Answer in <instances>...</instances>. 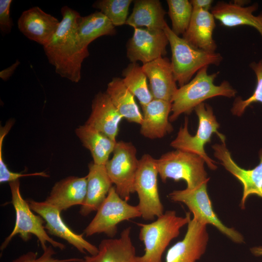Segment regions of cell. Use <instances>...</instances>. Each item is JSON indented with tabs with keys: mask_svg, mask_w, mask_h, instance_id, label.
Listing matches in <instances>:
<instances>
[{
	"mask_svg": "<svg viewBox=\"0 0 262 262\" xmlns=\"http://www.w3.org/2000/svg\"><path fill=\"white\" fill-rule=\"evenodd\" d=\"M106 93L123 118L130 122L141 124L143 115L134 99V96L127 88L122 79L113 78L107 85Z\"/></svg>",
	"mask_w": 262,
	"mask_h": 262,
	"instance_id": "cell-27",
	"label": "cell"
},
{
	"mask_svg": "<svg viewBox=\"0 0 262 262\" xmlns=\"http://www.w3.org/2000/svg\"><path fill=\"white\" fill-rule=\"evenodd\" d=\"M208 67L202 68L192 80L178 89L172 101L170 122L174 121L182 114H190L208 99L217 96H235L237 91L228 81H224L218 85L214 84L219 72L209 74Z\"/></svg>",
	"mask_w": 262,
	"mask_h": 262,
	"instance_id": "cell-2",
	"label": "cell"
},
{
	"mask_svg": "<svg viewBox=\"0 0 262 262\" xmlns=\"http://www.w3.org/2000/svg\"><path fill=\"white\" fill-rule=\"evenodd\" d=\"M124 83L139 100L141 106L147 105L153 99L147 83V77L142 66L137 63H131L122 72Z\"/></svg>",
	"mask_w": 262,
	"mask_h": 262,
	"instance_id": "cell-29",
	"label": "cell"
},
{
	"mask_svg": "<svg viewBox=\"0 0 262 262\" xmlns=\"http://www.w3.org/2000/svg\"><path fill=\"white\" fill-rule=\"evenodd\" d=\"M257 79V83L252 95L246 99L241 97L236 98L233 102L231 112L236 116H240L246 109L254 102L262 103V58L258 62H253L250 64Z\"/></svg>",
	"mask_w": 262,
	"mask_h": 262,
	"instance_id": "cell-32",
	"label": "cell"
},
{
	"mask_svg": "<svg viewBox=\"0 0 262 262\" xmlns=\"http://www.w3.org/2000/svg\"><path fill=\"white\" fill-rule=\"evenodd\" d=\"M207 226L193 217L183 238L167 250L165 262H196L199 260L209 241Z\"/></svg>",
	"mask_w": 262,
	"mask_h": 262,
	"instance_id": "cell-15",
	"label": "cell"
},
{
	"mask_svg": "<svg viewBox=\"0 0 262 262\" xmlns=\"http://www.w3.org/2000/svg\"><path fill=\"white\" fill-rule=\"evenodd\" d=\"M60 21L34 6L22 12L17 20L19 30L29 39L45 46L56 32Z\"/></svg>",
	"mask_w": 262,
	"mask_h": 262,
	"instance_id": "cell-16",
	"label": "cell"
},
{
	"mask_svg": "<svg viewBox=\"0 0 262 262\" xmlns=\"http://www.w3.org/2000/svg\"><path fill=\"white\" fill-rule=\"evenodd\" d=\"M194 110L198 119L196 133L194 136L189 133L188 120L185 117L183 126L180 127L176 137L171 142L170 146L176 149L200 156L211 170H215L217 168L216 162L207 155L204 146L211 142L213 133H215L223 143H225V136L218 131L219 124L210 105L203 102L196 106Z\"/></svg>",
	"mask_w": 262,
	"mask_h": 262,
	"instance_id": "cell-5",
	"label": "cell"
},
{
	"mask_svg": "<svg viewBox=\"0 0 262 262\" xmlns=\"http://www.w3.org/2000/svg\"><path fill=\"white\" fill-rule=\"evenodd\" d=\"M126 24L136 28L164 30L166 12L159 0H137Z\"/></svg>",
	"mask_w": 262,
	"mask_h": 262,
	"instance_id": "cell-25",
	"label": "cell"
},
{
	"mask_svg": "<svg viewBox=\"0 0 262 262\" xmlns=\"http://www.w3.org/2000/svg\"><path fill=\"white\" fill-rule=\"evenodd\" d=\"M233 2L241 6H245L248 3V1L245 0H234Z\"/></svg>",
	"mask_w": 262,
	"mask_h": 262,
	"instance_id": "cell-38",
	"label": "cell"
},
{
	"mask_svg": "<svg viewBox=\"0 0 262 262\" xmlns=\"http://www.w3.org/2000/svg\"><path fill=\"white\" fill-rule=\"evenodd\" d=\"M61 12L62 19L59 26L43 49L56 73L77 83L81 79L82 63L89 55L88 49L82 48L78 39L77 29L81 16L67 6H63Z\"/></svg>",
	"mask_w": 262,
	"mask_h": 262,
	"instance_id": "cell-1",
	"label": "cell"
},
{
	"mask_svg": "<svg viewBox=\"0 0 262 262\" xmlns=\"http://www.w3.org/2000/svg\"><path fill=\"white\" fill-rule=\"evenodd\" d=\"M131 230L128 227L122 231L118 238L102 240L98 247V253L85 256L82 262H137Z\"/></svg>",
	"mask_w": 262,
	"mask_h": 262,
	"instance_id": "cell-18",
	"label": "cell"
},
{
	"mask_svg": "<svg viewBox=\"0 0 262 262\" xmlns=\"http://www.w3.org/2000/svg\"><path fill=\"white\" fill-rule=\"evenodd\" d=\"M258 7L257 3L241 6L233 2L219 1L211 12L222 25L227 27L249 26L256 29L262 37V12L257 16L253 14Z\"/></svg>",
	"mask_w": 262,
	"mask_h": 262,
	"instance_id": "cell-20",
	"label": "cell"
},
{
	"mask_svg": "<svg viewBox=\"0 0 262 262\" xmlns=\"http://www.w3.org/2000/svg\"><path fill=\"white\" fill-rule=\"evenodd\" d=\"M131 0H100L94 2L93 7L100 10L114 26L126 24Z\"/></svg>",
	"mask_w": 262,
	"mask_h": 262,
	"instance_id": "cell-31",
	"label": "cell"
},
{
	"mask_svg": "<svg viewBox=\"0 0 262 262\" xmlns=\"http://www.w3.org/2000/svg\"><path fill=\"white\" fill-rule=\"evenodd\" d=\"M140 217L141 214L138 206L129 204L112 186L83 233L87 237L104 233L113 238L117 233V225L120 223Z\"/></svg>",
	"mask_w": 262,
	"mask_h": 262,
	"instance_id": "cell-8",
	"label": "cell"
},
{
	"mask_svg": "<svg viewBox=\"0 0 262 262\" xmlns=\"http://www.w3.org/2000/svg\"><path fill=\"white\" fill-rule=\"evenodd\" d=\"M207 183L193 189L174 190L168 196L173 202H181L186 205L193 213V217L199 222L213 226L234 243H244L243 235L234 229L224 225L214 212L207 192Z\"/></svg>",
	"mask_w": 262,
	"mask_h": 262,
	"instance_id": "cell-9",
	"label": "cell"
},
{
	"mask_svg": "<svg viewBox=\"0 0 262 262\" xmlns=\"http://www.w3.org/2000/svg\"><path fill=\"white\" fill-rule=\"evenodd\" d=\"M250 250L254 256L262 257V246L253 247L251 248Z\"/></svg>",
	"mask_w": 262,
	"mask_h": 262,
	"instance_id": "cell-37",
	"label": "cell"
},
{
	"mask_svg": "<svg viewBox=\"0 0 262 262\" xmlns=\"http://www.w3.org/2000/svg\"><path fill=\"white\" fill-rule=\"evenodd\" d=\"M212 147L214 150V156L242 185L241 208L245 209L246 200L251 195H256L262 198V149L259 151V164L252 169H245L234 161L225 143L216 144Z\"/></svg>",
	"mask_w": 262,
	"mask_h": 262,
	"instance_id": "cell-14",
	"label": "cell"
},
{
	"mask_svg": "<svg viewBox=\"0 0 262 262\" xmlns=\"http://www.w3.org/2000/svg\"><path fill=\"white\" fill-rule=\"evenodd\" d=\"M12 0H0V30L5 34L10 33L13 22L10 17Z\"/></svg>",
	"mask_w": 262,
	"mask_h": 262,
	"instance_id": "cell-34",
	"label": "cell"
},
{
	"mask_svg": "<svg viewBox=\"0 0 262 262\" xmlns=\"http://www.w3.org/2000/svg\"><path fill=\"white\" fill-rule=\"evenodd\" d=\"M9 183L12 195L11 202L16 213V222L13 230L1 245V251L7 247L12 239L17 234L26 242L31 238L32 234L34 235L39 241L43 250L47 247V243L55 248L62 250L65 249L66 246L64 244L49 236L43 225L45 223L44 219L40 215L33 213L27 201L22 197L20 191L19 180Z\"/></svg>",
	"mask_w": 262,
	"mask_h": 262,
	"instance_id": "cell-6",
	"label": "cell"
},
{
	"mask_svg": "<svg viewBox=\"0 0 262 262\" xmlns=\"http://www.w3.org/2000/svg\"><path fill=\"white\" fill-rule=\"evenodd\" d=\"M87 190V177L70 176L55 183L45 201L61 212L75 205H82Z\"/></svg>",
	"mask_w": 262,
	"mask_h": 262,
	"instance_id": "cell-22",
	"label": "cell"
},
{
	"mask_svg": "<svg viewBox=\"0 0 262 262\" xmlns=\"http://www.w3.org/2000/svg\"><path fill=\"white\" fill-rule=\"evenodd\" d=\"M190 2L192 5L193 9L203 10L205 11H211L213 2V0H191Z\"/></svg>",
	"mask_w": 262,
	"mask_h": 262,
	"instance_id": "cell-35",
	"label": "cell"
},
{
	"mask_svg": "<svg viewBox=\"0 0 262 262\" xmlns=\"http://www.w3.org/2000/svg\"><path fill=\"white\" fill-rule=\"evenodd\" d=\"M158 175L156 159L149 154L143 155L139 160L134 187L139 199L137 206L141 217L146 220L152 221L164 213L158 191Z\"/></svg>",
	"mask_w": 262,
	"mask_h": 262,
	"instance_id": "cell-10",
	"label": "cell"
},
{
	"mask_svg": "<svg viewBox=\"0 0 262 262\" xmlns=\"http://www.w3.org/2000/svg\"><path fill=\"white\" fill-rule=\"evenodd\" d=\"M164 31L171 47L174 78L180 87L189 82L202 68L211 65L218 66L222 61L220 53L208 52L192 46L174 33L168 24Z\"/></svg>",
	"mask_w": 262,
	"mask_h": 262,
	"instance_id": "cell-4",
	"label": "cell"
},
{
	"mask_svg": "<svg viewBox=\"0 0 262 262\" xmlns=\"http://www.w3.org/2000/svg\"><path fill=\"white\" fill-rule=\"evenodd\" d=\"M115 33V26L100 11L81 16L77 29L79 42L84 49H88V45L96 39Z\"/></svg>",
	"mask_w": 262,
	"mask_h": 262,
	"instance_id": "cell-28",
	"label": "cell"
},
{
	"mask_svg": "<svg viewBox=\"0 0 262 262\" xmlns=\"http://www.w3.org/2000/svg\"><path fill=\"white\" fill-rule=\"evenodd\" d=\"M56 252L52 246L43 250L42 254L38 256L37 252L28 251L12 260L11 262H82V259L70 258L59 259L54 257Z\"/></svg>",
	"mask_w": 262,
	"mask_h": 262,
	"instance_id": "cell-33",
	"label": "cell"
},
{
	"mask_svg": "<svg viewBox=\"0 0 262 262\" xmlns=\"http://www.w3.org/2000/svg\"><path fill=\"white\" fill-rule=\"evenodd\" d=\"M191 219L190 212L183 217L178 216L175 211L168 210L150 223H137L140 228L139 239L144 245L145 253L137 256V262H162L166 247L173 239L178 237L180 229Z\"/></svg>",
	"mask_w": 262,
	"mask_h": 262,
	"instance_id": "cell-3",
	"label": "cell"
},
{
	"mask_svg": "<svg viewBox=\"0 0 262 262\" xmlns=\"http://www.w3.org/2000/svg\"><path fill=\"white\" fill-rule=\"evenodd\" d=\"M88 169L86 196L80 211V213L83 216L98 210L113 186L105 165L91 163L88 165Z\"/></svg>",
	"mask_w": 262,
	"mask_h": 262,
	"instance_id": "cell-23",
	"label": "cell"
},
{
	"mask_svg": "<svg viewBox=\"0 0 262 262\" xmlns=\"http://www.w3.org/2000/svg\"><path fill=\"white\" fill-rule=\"evenodd\" d=\"M171 30L176 35L183 34L187 30L193 14V7L188 0H167Z\"/></svg>",
	"mask_w": 262,
	"mask_h": 262,
	"instance_id": "cell-30",
	"label": "cell"
},
{
	"mask_svg": "<svg viewBox=\"0 0 262 262\" xmlns=\"http://www.w3.org/2000/svg\"><path fill=\"white\" fill-rule=\"evenodd\" d=\"M111 159L105 166L117 193L128 201L131 195L135 193L134 181L139 160L136 149L131 142H116Z\"/></svg>",
	"mask_w": 262,
	"mask_h": 262,
	"instance_id": "cell-11",
	"label": "cell"
},
{
	"mask_svg": "<svg viewBox=\"0 0 262 262\" xmlns=\"http://www.w3.org/2000/svg\"><path fill=\"white\" fill-rule=\"evenodd\" d=\"M20 64V62L17 60L15 63L9 67L0 72V78L3 81H7L13 75L16 67Z\"/></svg>",
	"mask_w": 262,
	"mask_h": 262,
	"instance_id": "cell-36",
	"label": "cell"
},
{
	"mask_svg": "<svg viewBox=\"0 0 262 262\" xmlns=\"http://www.w3.org/2000/svg\"><path fill=\"white\" fill-rule=\"evenodd\" d=\"M143 115L140 132L150 139L162 138L173 130L169 121L172 103L153 99L142 107Z\"/></svg>",
	"mask_w": 262,
	"mask_h": 262,
	"instance_id": "cell-21",
	"label": "cell"
},
{
	"mask_svg": "<svg viewBox=\"0 0 262 262\" xmlns=\"http://www.w3.org/2000/svg\"><path fill=\"white\" fill-rule=\"evenodd\" d=\"M33 211L40 215L45 220V228L48 233L64 239L75 247L80 252L90 255L96 254L98 247L86 240L82 234L73 231L64 222L61 212L55 207L44 201L27 200Z\"/></svg>",
	"mask_w": 262,
	"mask_h": 262,
	"instance_id": "cell-12",
	"label": "cell"
},
{
	"mask_svg": "<svg viewBox=\"0 0 262 262\" xmlns=\"http://www.w3.org/2000/svg\"><path fill=\"white\" fill-rule=\"evenodd\" d=\"M122 118L106 93L99 92L92 100L91 112L85 124L116 141Z\"/></svg>",
	"mask_w": 262,
	"mask_h": 262,
	"instance_id": "cell-19",
	"label": "cell"
},
{
	"mask_svg": "<svg viewBox=\"0 0 262 262\" xmlns=\"http://www.w3.org/2000/svg\"><path fill=\"white\" fill-rule=\"evenodd\" d=\"M215 27V18L211 12L193 9L189 27L182 38L198 49L214 52L217 48L213 38Z\"/></svg>",
	"mask_w": 262,
	"mask_h": 262,
	"instance_id": "cell-24",
	"label": "cell"
},
{
	"mask_svg": "<svg viewBox=\"0 0 262 262\" xmlns=\"http://www.w3.org/2000/svg\"><path fill=\"white\" fill-rule=\"evenodd\" d=\"M169 43L167 36L162 30L136 28L127 44V56L131 63H149L166 54Z\"/></svg>",
	"mask_w": 262,
	"mask_h": 262,
	"instance_id": "cell-13",
	"label": "cell"
},
{
	"mask_svg": "<svg viewBox=\"0 0 262 262\" xmlns=\"http://www.w3.org/2000/svg\"><path fill=\"white\" fill-rule=\"evenodd\" d=\"M75 133L83 146L90 151L93 163L105 165L116 141L85 124L76 128Z\"/></svg>",
	"mask_w": 262,
	"mask_h": 262,
	"instance_id": "cell-26",
	"label": "cell"
},
{
	"mask_svg": "<svg viewBox=\"0 0 262 262\" xmlns=\"http://www.w3.org/2000/svg\"><path fill=\"white\" fill-rule=\"evenodd\" d=\"M205 163L200 156L180 149L165 153L156 159L158 174L163 182L168 179L176 181L183 180L188 189L209 181Z\"/></svg>",
	"mask_w": 262,
	"mask_h": 262,
	"instance_id": "cell-7",
	"label": "cell"
},
{
	"mask_svg": "<svg viewBox=\"0 0 262 262\" xmlns=\"http://www.w3.org/2000/svg\"><path fill=\"white\" fill-rule=\"evenodd\" d=\"M142 67L149 80L153 99L172 103L178 88L169 59L164 57H160L143 64Z\"/></svg>",
	"mask_w": 262,
	"mask_h": 262,
	"instance_id": "cell-17",
	"label": "cell"
}]
</instances>
